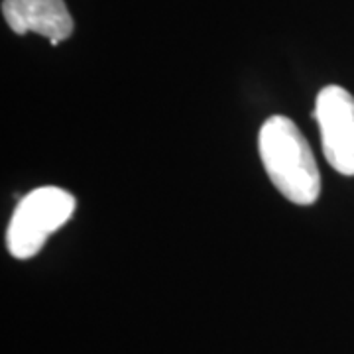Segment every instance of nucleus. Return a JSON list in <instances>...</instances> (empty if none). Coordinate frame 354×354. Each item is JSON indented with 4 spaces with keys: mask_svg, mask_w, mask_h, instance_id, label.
I'll return each instance as SVG.
<instances>
[{
    "mask_svg": "<svg viewBox=\"0 0 354 354\" xmlns=\"http://www.w3.org/2000/svg\"><path fill=\"white\" fill-rule=\"evenodd\" d=\"M75 197L62 187H38L16 205L6 228V246L16 260L34 258L46 241L75 213Z\"/></svg>",
    "mask_w": 354,
    "mask_h": 354,
    "instance_id": "f03ea898",
    "label": "nucleus"
},
{
    "mask_svg": "<svg viewBox=\"0 0 354 354\" xmlns=\"http://www.w3.org/2000/svg\"><path fill=\"white\" fill-rule=\"evenodd\" d=\"M260 160L272 185L295 205H313L321 193V176L313 152L288 116H270L258 134Z\"/></svg>",
    "mask_w": 354,
    "mask_h": 354,
    "instance_id": "f257e3e1",
    "label": "nucleus"
},
{
    "mask_svg": "<svg viewBox=\"0 0 354 354\" xmlns=\"http://www.w3.org/2000/svg\"><path fill=\"white\" fill-rule=\"evenodd\" d=\"M2 16L14 34H39L51 46L71 38L75 24L64 0H2Z\"/></svg>",
    "mask_w": 354,
    "mask_h": 354,
    "instance_id": "20e7f679",
    "label": "nucleus"
},
{
    "mask_svg": "<svg viewBox=\"0 0 354 354\" xmlns=\"http://www.w3.org/2000/svg\"><path fill=\"white\" fill-rule=\"evenodd\" d=\"M313 118L329 165L342 176H354V97L346 88L329 85L317 95Z\"/></svg>",
    "mask_w": 354,
    "mask_h": 354,
    "instance_id": "7ed1b4c3",
    "label": "nucleus"
}]
</instances>
